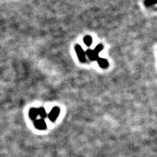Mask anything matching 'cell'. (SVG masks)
<instances>
[{"label":"cell","instance_id":"1","mask_svg":"<svg viewBox=\"0 0 157 157\" xmlns=\"http://www.w3.org/2000/svg\"><path fill=\"white\" fill-rule=\"evenodd\" d=\"M74 49H75V51L76 53V55H77L78 60H79L80 62L85 63L86 62V54L85 52L84 51V49L82 48V47L79 45H76L74 47Z\"/></svg>","mask_w":157,"mask_h":157},{"label":"cell","instance_id":"2","mask_svg":"<svg viewBox=\"0 0 157 157\" xmlns=\"http://www.w3.org/2000/svg\"><path fill=\"white\" fill-rule=\"evenodd\" d=\"M60 110L58 107H54V108H52L50 112L48 114V118L52 122H55V120L57 119V118L58 117L59 114H60Z\"/></svg>","mask_w":157,"mask_h":157},{"label":"cell","instance_id":"3","mask_svg":"<svg viewBox=\"0 0 157 157\" xmlns=\"http://www.w3.org/2000/svg\"><path fill=\"white\" fill-rule=\"evenodd\" d=\"M34 124L35 126L36 129L40 130H45L47 129V124H46L45 121L44 119H36L35 121H34Z\"/></svg>","mask_w":157,"mask_h":157},{"label":"cell","instance_id":"4","mask_svg":"<svg viewBox=\"0 0 157 157\" xmlns=\"http://www.w3.org/2000/svg\"><path fill=\"white\" fill-rule=\"evenodd\" d=\"M85 54L87 55V57H89V59L92 61H95L97 60V58H98V54H97L95 51L93 50V49H87V51L85 52Z\"/></svg>","mask_w":157,"mask_h":157},{"label":"cell","instance_id":"5","mask_svg":"<svg viewBox=\"0 0 157 157\" xmlns=\"http://www.w3.org/2000/svg\"><path fill=\"white\" fill-rule=\"evenodd\" d=\"M97 64L102 68H107L108 67V62L106 59L99 57L97 60Z\"/></svg>","mask_w":157,"mask_h":157},{"label":"cell","instance_id":"6","mask_svg":"<svg viewBox=\"0 0 157 157\" xmlns=\"http://www.w3.org/2000/svg\"><path fill=\"white\" fill-rule=\"evenodd\" d=\"M28 116H29V118L33 121H35L36 120V118L39 116L38 115V109L35 108H31L29 110V112H28Z\"/></svg>","mask_w":157,"mask_h":157},{"label":"cell","instance_id":"7","mask_svg":"<svg viewBox=\"0 0 157 157\" xmlns=\"http://www.w3.org/2000/svg\"><path fill=\"white\" fill-rule=\"evenodd\" d=\"M38 109V115L41 117L42 119H45L46 117L47 116V112H46L45 109L42 108V107H41V108H37Z\"/></svg>","mask_w":157,"mask_h":157},{"label":"cell","instance_id":"8","mask_svg":"<svg viewBox=\"0 0 157 157\" xmlns=\"http://www.w3.org/2000/svg\"><path fill=\"white\" fill-rule=\"evenodd\" d=\"M84 43L85 44V45H87V47H89L93 43V39L90 36H86L84 38Z\"/></svg>","mask_w":157,"mask_h":157},{"label":"cell","instance_id":"9","mask_svg":"<svg viewBox=\"0 0 157 157\" xmlns=\"http://www.w3.org/2000/svg\"><path fill=\"white\" fill-rule=\"evenodd\" d=\"M103 45H101V44H100V45H97L96 47H95V48L93 49V50L95 51V53H97V54H99V53H100V52L103 50Z\"/></svg>","mask_w":157,"mask_h":157},{"label":"cell","instance_id":"10","mask_svg":"<svg viewBox=\"0 0 157 157\" xmlns=\"http://www.w3.org/2000/svg\"><path fill=\"white\" fill-rule=\"evenodd\" d=\"M157 3V0H145V5L146 6H151V5H155Z\"/></svg>","mask_w":157,"mask_h":157}]
</instances>
